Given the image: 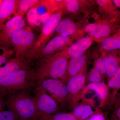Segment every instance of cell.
Masks as SVG:
<instances>
[{
  "mask_svg": "<svg viewBox=\"0 0 120 120\" xmlns=\"http://www.w3.org/2000/svg\"><path fill=\"white\" fill-rule=\"evenodd\" d=\"M110 87L113 89H117L120 87V68L110 78L108 83Z\"/></svg>",
  "mask_w": 120,
  "mask_h": 120,
  "instance_id": "obj_23",
  "label": "cell"
},
{
  "mask_svg": "<svg viewBox=\"0 0 120 120\" xmlns=\"http://www.w3.org/2000/svg\"><path fill=\"white\" fill-rule=\"evenodd\" d=\"M111 28L109 26L105 24H98L97 32L95 34L94 38H104L109 35L111 32Z\"/></svg>",
  "mask_w": 120,
  "mask_h": 120,
  "instance_id": "obj_22",
  "label": "cell"
},
{
  "mask_svg": "<svg viewBox=\"0 0 120 120\" xmlns=\"http://www.w3.org/2000/svg\"><path fill=\"white\" fill-rule=\"evenodd\" d=\"M3 51V53L0 56V67L11 60V57L14 54L13 49L5 50Z\"/></svg>",
  "mask_w": 120,
  "mask_h": 120,
  "instance_id": "obj_27",
  "label": "cell"
},
{
  "mask_svg": "<svg viewBox=\"0 0 120 120\" xmlns=\"http://www.w3.org/2000/svg\"><path fill=\"white\" fill-rule=\"evenodd\" d=\"M62 0H39L32 8L35 9L38 16L42 17V20H46L54 12L60 8Z\"/></svg>",
  "mask_w": 120,
  "mask_h": 120,
  "instance_id": "obj_11",
  "label": "cell"
},
{
  "mask_svg": "<svg viewBox=\"0 0 120 120\" xmlns=\"http://www.w3.org/2000/svg\"><path fill=\"white\" fill-rule=\"evenodd\" d=\"M39 0H19L18 8L15 15L24 17L29 9L32 8L37 3Z\"/></svg>",
  "mask_w": 120,
  "mask_h": 120,
  "instance_id": "obj_18",
  "label": "cell"
},
{
  "mask_svg": "<svg viewBox=\"0 0 120 120\" xmlns=\"http://www.w3.org/2000/svg\"><path fill=\"white\" fill-rule=\"evenodd\" d=\"M120 109H119L118 110V111H117V116H118V117H119V118H120Z\"/></svg>",
  "mask_w": 120,
  "mask_h": 120,
  "instance_id": "obj_35",
  "label": "cell"
},
{
  "mask_svg": "<svg viewBox=\"0 0 120 120\" xmlns=\"http://www.w3.org/2000/svg\"><path fill=\"white\" fill-rule=\"evenodd\" d=\"M26 24L24 17L17 15L8 20L0 31V49H10L11 38L15 32L24 27Z\"/></svg>",
  "mask_w": 120,
  "mask_h": 120,
  "instance_id": "obj_7",
  "label": "cell"
},
{
  "mask_svg": "<svg viewBox=\"0 0 120 120\" xmlns=\"http://www.w3.org/2000/svg\"><path fill=\"white\" fill-rule=\"evenodd\" d=\"M69 41L70 38L69 36L58 35L54 37L45 45L38 60L53 54L55 52L62 49L67 45Z\"/></svg>",
  "mask_w": 120,
  "mask_h": 120,
  "instance_id": "obj_9",
  "label": "cell"
},
{
  "mask_svg": "<svg viewBox=\"0 0 120 120\" xmlns=\"http://www.w3.org/2000/svg\"><path fill=\"white\" fill-rule=\"evenodd\" d=\"M68 57L65 50L38 60L36 67L32 68L35 82L47 79H62L67 71Z\"/></svg>",
  "mask_w": 120,
  "mask_h": 120,
  "instance_id": "obj_1",
  "label": "cell"
},
{
  "mask_svg": "<svg viewBox=\"0 0 120 120\" xmlns=\"http://www.w3.org/2000/svg\"><path fill=\"white\" fill-rule=\"evenodd\" d=\"M19 0H4L0 8V31L11 19L12 15H15Z\"/></svg>",
  "mask_w": 120,
  "mask_h": 120,
  "instance_id": "obj_12",
  "label": "cell"
},
{
  "mask_svg": "<svg viewBox=\"0 0 120 120\" xmlns=\"http://www.w3.org/2000/svg\"><path fill=\"white\" fill-rule=\"evenodd\" d=\"M113 1L116 7L120 8V0H114Z\"/></svg>",
  "mask_w": 120,
  "mask_h": 120,
  "instance_id": "obj_34",
  "label": "cell"
},
{
  "mask_svg": "<svg viewBox=\"0 0 120 120\" xmlns=\"http://www.w3.org/2000/svg\"><path fill=\"white\" fill-rule=\"evenodd\" d=\"M53 120H77L75 116L71 114L60 113L53 117Z\"/></svg>",
  "mask_w": 120,
  "mask_h": 120,
  "instance_id": "obj_28",
  "label": "cell"
},
{
  "mask_svg": "<svg viewBox=\"0 0 120 120\" xmlns=\"http://www.w3.org/2000/svg\"><path fill=\"white\" fill-rule=\"evenodd\" d=\"M86 61L87 57L84 53L76 54L71 56L68 62L67 71L62 80L68 75L71 77L83 71Z\"/></svg>",
  "mask_w": 120,
  "mask_h": 120,
  "instance_id": "obj_10",
  "label": "cell"
},
{
  "mask_svg": "<svg viewBox=\"0 0 120 120\" xmlns=\"http://www.w3.org/2000/svg\"><path fill=\"white\" fill-rule=\"evenodd\" d=\"M101 75H105L106 73V69L103 59L99 58L96 61L95 67Z\"/></svg>",
  "mask_w": 120,
  "mask_h": 120,
  "instance_id": "obj_29",
  "label": "cell"
},
{
  "mask_svg": "<svg viewBox=\"0 0 120 120\" xmlns=\"http://www.w3.org/2000/svg\"><path fill=\"white\" fill-rule=\"evenodd\" d=\"M93 113V111L90 106L79 105L75 108L74 114L76 116L81 117L83 120L86 119Z\"/></svg>",
  "mask_w": 120,
  "mask_h": 120,
  "instance_id": "obj_21",
  "label": "cell"
},
{
  "mask_svg": "<svg viewBox=\"0 0 120 120\" xmlns=\"http://www.w3.org/2000/svg\"><path fill=\"white\" fill-rule=\"evenodd\" d=\"M34 90V96L33 97L38 112V120H47L50 115L56 111V103L46 94L45 90L39 86H35Z\"/></svg>",
  "mask_w": 120,
  "mask_h": 120,
  "instance_id": "obj_6",
  "label": "cell"
},
{
  "mask_svg": "<svg viewBox=\"0 0 120 120\" xmlns=\"http://www.w3.org/2000/svg\"><path fill=\"white\" fill-rule=\"evenodd\" d=\"M0 120H21L11 110H4L0 112Z\"/></svg>",
  "mask_w": 120,
  "mask_h": 120,
  "instance_id": "obj_25",
  "label": "cell"
},
{
  "mask_svg": "<svg viewBox=\"0 0 120 120\" xmlns=\"http://www.w3.org/2000/svg\"><path fill=\"white\" fill-rule=\"evenodd\" d=\"M97 26L98 24H89L85 28L86 32L90 37H94L97 32Z\"/></svg>",
  "mask_w": 120,
  "mask_h": 120,
  "instance_id": "obj_30",
  "label": "cell"
},
{
  "mask_svg": "<svg viewBox=\"0 0 120 120\" xmlns=\"http://www.w3.org/2000/svg\"><path fill=\"white\" fill-rule=\"evenodd\" d=\"M6 106L21 120H38V116L31 90H25L7 95Z\"/></svg>",
  "mask_w": 120,
  "mask_h": 120,
  "instance_id": "obj_2",
  "label": "cell"
},
{
  "mask_svg": "<svg viewBox=\"0 0 120 120\" xmlns=\"http://www.w3.org/2000/svg\"><path fill=\"white\" fill-rule=\"evenodd\" d=\"M86 80V75L83 71L71 77L67 86L68 92L72 94L77 93L83 87Z\"/></svg>",
  "mask_w": 120,
  "mask_h": 120,
  "instance_id": "obj_15",
  "label": "cell"
},
{
  "mask_svg": "<svg viewBox=\"0 0 120 120\" xmlns=\"http://www.w3.org/2000/svg\"><path fill=\"white\" fill-rule=\"evenodd\" d=\"M39 86L46 91L52 94L57 99L61 101L68 95V90L67 86L58 79H47L35 82V86Z\"/></svg>",
  "mask_w": 120,
  "mask_h": 120,
  "instance_id": "obj_8",
  "label": "cell"
},
{
  "mask_svg": "<svg viewBox=\"0 0 120 120\" xmlns=\"http://www.w3.org/2000/svg\"><path fill=\"white\" fill-rule=\"evenodd\" d=\"M101 45L103 49L107 51L120 49V36H113L103 39Z\"/></svg>",
  "mask_w": 120,
  "mask_h": 120,
  "instance_id": "obj_20",
  "label": "cell"
},
{
  "mask_svg": "<svg viewBox=\"0 0 120 120\" xmlns=\"http://www.w3.org/2000/svg\"><path fill=\"white\" fill-rule=\"evenodd\" d=\"M92 39L91 37H83L80 39L69 46L66 52L68 57H71L76 54L83 53L92 45Z\"/></svg>",
  "mask_w": 120,
  "mask_h": 120,
  "instance_id": "obj_14",
  "label": "cell"
},
{
  "mask_svg": "<svg viewBox=\"0 0 120 120\" xmlns=\"http://www.w3.org/2000/svg\"><path fill=\"white\" fill-rule=\"evenodd\" d=\"M32 71L30 67L0 79V93L5 97L22 90L34 89L35 81Z\"/></svg>",
  "mask_w": 120,
  "mask_h": 120,
  "instance_id": "obj_3",
  "label": "cell"
},
{
  "mask_svg": "<svg viewBox=\"0 0 120 120\" xmlns=\"http://www.w3.org/2000/svg\"><path fill=\"white\" fill-rule=\"evenodd\" d=\"M89 79L91 83H97L101 82V75L95 67L90 72Z\"/></svg>",
  "mask_w": 120,
  "mask_h": 120,
  "instance_id": "obj_26",
  "label": "cell"
},
{
  "mask_svg": "<svg viewBox=\"0 0 120 120\" xmlns=\"http://www.w3.org/2000/svg\"><path fill=\"white\" fill-rule=\"evenodd\" d=\"M30 64L21 59L11 58L3 67H0V79L20 70L30 68Z\"/></svg>",
  "mask_w": 120,
  "mask_h": 120,
  "instance_id": "obj_13",
  "label": "cell"
},
{
  "mask_svg": "<svg viewBox=\"0 0 120 120\" xmlns=\"http://www.w3.org/2000/svg\"><path fill=\"white\" fill-rule=\"evenodd\" d=\"M97 2L98 4H99L100 6H102L105 5L106 2H107V1L106 0H98L97 1Z\"/></svg>",
  "mask_w": 120,
  "mask_h": 120,
  "instance_id": "obj_33",
  "label": "cell"
},
{
  "mask_svg": "<svg viewBox=\"0 0 120 120\" xmlns=\"http://www.w3.org/2000/svg\"><path fill=\"white\" fill-rule=\"evenodd\" d=\"M35 39L34 34L30 29L24 27L15 32L11 39L15 58L23 60Z\"/></svg>",
  "mask_w": 120,
  "mask_h": 120,
  "instance_id": "obj_5",
  "label": "cell"
},
{
  "mask_svg": "<svg viewBox=\"0 0 120 120\" xmlns=\"http://www.w3.org/2000/svg\"><path fill=\"white\" fill-rule=\"evenodd\" d=\"M6 106L5 97L0 93V112L4 110V107Z\"/></svg>",
  "mask_w": 120,
  "mask_h": 120,
  "instance_id": "obj_31",
  "label": "cell"
},
{
  "mask_svg": "<svg viewBox=\"0 0 120 120\" xmlns=\"http://www.w3.org/2000/svg\"><path fill=\"white\" fill-rule=\"evenodd\" d=\"M64 3L67 10L71 13L76 12L80 8L79 2L77 0H66Z\"/></svg>",
  "mask_w": 120,
  "mask_h": 120,
  "instance_id": "obj_24",
  "label": "cell"
},
{
  "mask_svg": "<svg viewBox=\"0 0 120 120\" xmlns=\"http://www.w3.org/2000/svg\"><path fill=\"white\" fill-rule=\"evenodd\" d=\"M87 88L88 90L94 91L101 100H104L107 97L108 94L107 87L103 82L97 83H91L87 85Z\"/></svg>",
  "mask_w": 120,
  "mask_h": 120,
  "instance_id": "obj_19",
  "label": "cell"
},
{
  "mask_svg": "<svg viewBox=\"0 0 120 120\" xmlns=\"http://www.w3.org/2000/svg\"><path fill=\"white\" fill-rule=\"evenodd\" d=\"M103 60L107 75L112 77L120 68L119 58L116 55L110 54L106 56Z\"/></svg>",
  "mask_w": 120,
  "mask_h": 120,
  "instance_id": "obj_17",
  "label": "cell"
},
{
  "mask_svg": "<svg viewBox=\"0 0 120 120\" xmlns=\"http://www.w3.org/2000/svg\"><path fill=\"white\" fill-rule=\"evenodd\" d=\"M77 29L76 24L69 19L61 20L56 28V32L60 36L67 37L75 34Z\"/></svg>",
  "mask_w": 120,
  "mask_h": 120,
  "instance_id": "obj_16",
  "label": "cell"
},
{
  "mask_svg": "<svg viewBox=\"0 0 120 120\" xmlns=\"http://www.w3.org/2000/svg\"><path fill=\"white\" fill-rule=\"evenodd\" d=\"M4 0H0V8L1 5H2L3 1H4Z\"/></svg>",
  "mask_w": 120,
  "mask_h": 120,
  "instance_id": "obj_36",
  "label": "cell"
},
{
  "mask_svg": "<svg viewBox=\"0 0 120 120\" xmlns=\"http://www.w3.org/2000/svg\"><path fill=\"white\" fill-rule=\"evenodd\" d=\"M87 120H105V118L101 114H96L93 115Z\"/></svg>",
  "mask_w": 120,
  "mask_h": 120,
  "instance_id": "obj_32",
  "label": "cell"
},
{
  "mask_svg": "<svg viewBox=\"0 0 120 120\" xmlns=\"http://www.w3.org/2000/svg\"><path fill=\"white\" fill-rule=\"evenodd\" d=\"M62 12L60 11L54 12L50 16L43 24L41 31L34 43L23 59V60L30 64L31 62L38 60L49 39L56 31V28L60 20Z\"/></svg>",
  "mask_w": 120,
  "mask_h": 120,
  "instance_id": "obj_4",
  "label": "cell"
}]
</instances>
